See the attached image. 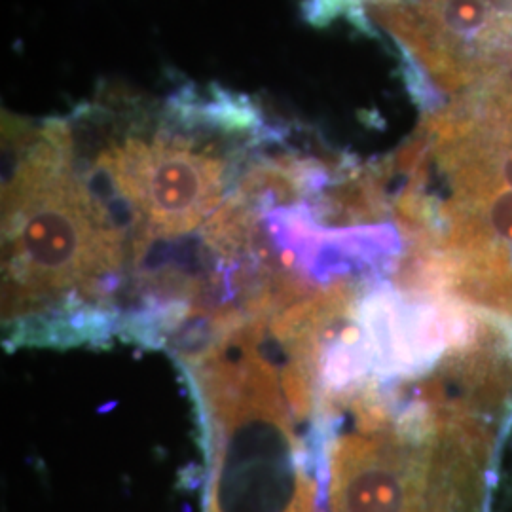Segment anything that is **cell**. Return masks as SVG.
Listing matches in <instances>:
<instances>
[{"label":"cell","instance_id":"cell-1","mask_svg":"<svg viewBox=\"0 0 512 512\" xmlns=\"http://www.w3.org/2000/svg\"><path fill=\"white\" fill-rule=\"evenodd\" d=\"M249 107L224 92L181 93L162 126L110 141L82 173L109 209L128 213L137 262L154 241L183 238L217 215L234 167L215 135Z\"/></svg>","mask_w":512,"mask_h":512},{"label":"cell","instance_id":"cell-2","mask_svg":"<svg viewBox=\"0 0 512 512\" xmlns=\"http://www.w3.org/2000/svg\"><path fill=\"white\" fill-rule=\"evenodd\" d=\"M437 165L439 213L461 249L512 256V76L456 95L410 148Z\"/></svg>","mask_w":512,"mask_h":512},{"label":"cell","instance_id":"cell-3","mask_svg":"<svg viewBox=\"0 0 512 512\" xmlns=\"http://www.w3.org/2000/svg\"><path fill=\"white\" fill-rule=\"evenodd\" d=\"M344 10L384 29L439 92L456 97L512 73V0H311L321 18Z\"/></svg>","mask_w":512,"mask_h":512},{"label":"cell","instance_id":"cell-4","mask_svg":"<svg viewBox=\"0 0 512 512\" xmlns=\"http://www.w3.org/2000/svg\"><path fill=\"white\" fill-rule=\"evenodd\" d=\"M418 467L378 440H344L330 461L332 512H421Z\"/></svg>","mask_w":512,"mask_h":512}]
</instances>
